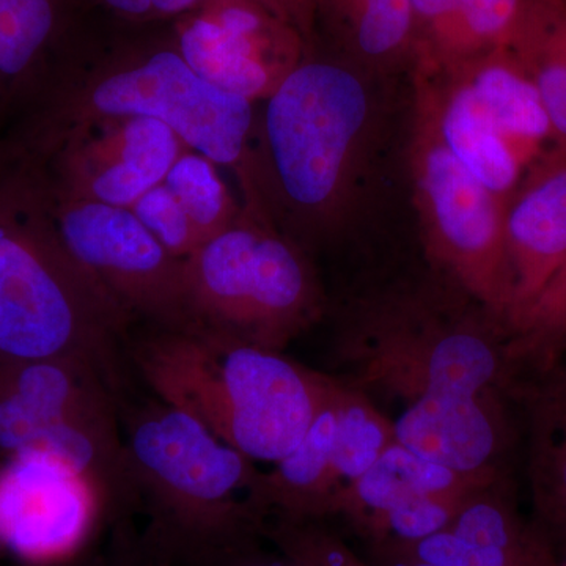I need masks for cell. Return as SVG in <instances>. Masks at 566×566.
Wrapping results in <instances>:
<instances>
[{"label":"cell","instance_id":"7a4b0ae2","mask_svg":"<svg viewBox=\"0 0 566 566\" xmlns=\"http://www.w3.org/2000/svg\"><path fill=\"white\" fill-rule=\"evenodd\" d=\"M123 441L148 520L140 546L156 564L210 566L256 546L266 520L252 502L255 461L159 398L128 412Z\"/></svg>","mask_w":566,"mask_h":566},{"label":"cell","instance_id":"e575fe53","mask_svg":"<svg viewBox=\"0 0 566 566\" xmlns=\"http://www.w3.org/2000/svg\"><path fill=\"white\" fill-rule=\"evenodd\" d=\"M207 0H155L156 17H185L202 7Z\"/></svg>","mask_w":566,"mask_h":566},{"label":"cell","instance_id":"d6a6232c","mask_svg":"<svg viewBox=\"0 0 566 566\" xmlns=\"http://www.w3.org/2000/svg\"><path fill=\"white\" fill-rule=\"evenodd\" d=\"M112 13L133 21L158 20L155 0H98Z\"/></svg>","mask_w":566,"mask_h":566},{"label":"cell","instance_id":"f1b7e54d","mask_svg":"<svg viewBox=\"0 0 566 566\" xmlns=\"http://www.w3.org/2000/svg\"><path fill=\"white\" fill-rule=\"evenodd\" d=\"M469 493V491H468ZM430 494L412 499L376 517L360 534L371 547L401 546L449 531L465 494Z\"/></svg>","mask_w":566,"mask_h":566},{"label":"cell","instance_id":"d4e9b609","mask_svg":"<svg viewBox=\"0 0 566 566\" xmlns=\"http://www.w3.org/2000/svg\"><path fill=\"white\" fill-rule=\"evenodd\" d=\"M499 480L472 488L464 495L449 531L476 545L517 556L549 553L545 536L532 532L517 516Z\"/></svg>","mask_w":566,"mask_h":566},{"label":"cell","instance_id":"8d00e7d4","mask_svg":"<svg viewBox=\"0 0 566 566\" xmlns=\"http://www.w3.org/2000/svg\"><path fill=\"white\" fill-rule=\"evenodd\" d=\"M374 556V566H436L423 564V562L411 560V558L390 556V554L371 553Z\"/></svg>","mask_w":566,"mask_h":566},{"label":"cell","instance_id":"2e32d148","mask_svg":"<svg viewBox=\"0 0 566 566\" xmlns=\"http://www.w3.org/2000/svg\"><path fill=\"white\" fill-rule=\"evenodd\" d=\"M69 0H0V136L24 120L63 63Z\"/></svg>","mask_w":566,"mask_h":566},{"label":"cell","instance_id":"f35d334b","mask_svg":"<svg viewBox=\"0 0 566 566\" xmlns=\"http://www.w3.org/2000/svg\"><path fill=\"white\" fill-rule=\"evenodd\" d=\"M557 2H564V3H566V0H557Z\"/></svg>","mask_w":566,"mask_h":566},{"label":"cell","instance_id":"7c38bea8","mask_svg":"<svg viewBox=\"0 0 566 566\" xmlns=\"http://www.w3.org/2000/svg\"><path fill=\"white\" fill-rule=\"evenodd\" d=\"M104 512L98 488L62 458L28 450L0 463V549L25 564L80 557Z\"/></svg>","mask_w":566,"mask_h":566},{"label":"cell","instance_id":"52a82bcc","mask_svg":"<svg viewBox=\"0 0 566 566\" xmlns=\"http://www.w3.org/2000/svg\"><path fill=\"white\" fill-rule=\"evenodd\" d=\"M193 331L281 353L322 312L318 282L293 238L248 210L185 259Z\"/></svg>","mask_w":566,"mask_h":566},{"label":"cell","instance_id":"8fae6325","mask_svg":"<svg viewBox=\"0 0 566 566\" xmlns=\"http://www.w3.org/2000/svg\"><path fill=\"white\" fill-rule=\"evenodd\" d=\"M14 142L39 159L55 196L122 208L161 185L189 150L169 126L142 117L104 118L50 139Z\"/></svg>","mask_w":566,"mask_h":566},{"label":"cell","instance_id":"4dcf8cb0","mask_svg":"<svg viewBox=\"0 0 566 566\" xmlns=\"http://www.w3.org/2000/svg\"><path fill=\"white\" fill-rule=\"evenodd\" d=\"M132 211L148 230L177 259L185 260L200 248L192 222L164 182L133 205Z\"/></svg>","mask_w":566,"mask_h":566},{"label":"cell","instance_id":"6da1fadb","mask_svg":"<svg viewBox=\"0 0 566 566\" xmlns=\"http://www.w3.org/2000/svg\"><path fill=\"white\" fill-rule=\"evenodd\" d=\"M132 323L63 243L35 156L0 136V363L84 360L120 395Z\"/></svg>","mask_w":566,"mask_h":566},{"label":"cell","instance_id":"ffe728a7","mask_svg":"<svg viewBox=\"0 0 566 566\" xmlns=\"http://www.w3.org/2000/svg\"><path fill=\"white\" fill-rule=\"evenodd\" d=\"M520 387L528 409V476L547 534L566 539V353Z\"/></svg>","mask_w":566,"mask_h":566},{"label":"cell","instance_id":"83f0119b","mask_svg":"<svg viewBox=\"0 0 566 566\" xmlns=\"http://www.w3.org/2000/svg\"><path fill=\"white\" fill-rule=\"evenodd\" d=\"M163 182L188 214L202 244L232 226L243 211L223 182L218 166L199 153H182Z\"/></svg>","mask_w":566,"mask_h":566},{"label":"cell","instance_id":"277c9868","mask_svg":"<svg viewBox=\"0 0 566 566\" xmlns=\"http://www.w3.org/2000/svg\"><path fill=\"white\" fill-rule=\"evenodd\" d=\"M120 117L164 123L189 150L233 170L244 196L251 188L253 103L208 84L175 41L118 51L93 63L69 59L31 114L3 136L32 144L74 126Z\"/></svg>","mask_w":566,"mask_h":566},{"label":"cell","instance_id":"8992f818","mask_svg":"<svg viewBox=\"0 0 566 566\" xmlns=\"http://www.w3.org/2000/svg\"><path fill=\"white\" fill-rule=\"evenodd\" d=\"M480 312L417 296L374 301L345 327L337 356L357 386L405 408L516 390L506 327Z\"/></svg>","mask_w":566,"mask_h":566},{"label":"cell","instance_id":"5b68a950","mask_svg":"<svg viewBox=\"0 0 566 566\" xmlns=\"http://www.w3.org/2000/svg\"><path fill=\"white\" fill-rule=\"evenodd\" d=\"M371 123V98L359 74L327 61H304L279 84L255 120L251 189L274 197L297 230L322 233L344 218Z\"/></svg>","mask_w":566,"mask_h":566},{"label":"cell","instance_id":"44dd1931","mask_svg":"<svg viewBox=\"0 0 566 566\" xmlns=\"http://www.w3.org/2000/svg\"><path fill=\"white\" fill-rule=\"evenodd\" d=\"M452 71L463 74L527 169L545 155L549 142L560 144L534 81L509 48L488 52Z\"/></svg>","mask_w":566,"mask_h":566},{"label":"cell","instance_id":"7402d4cb","mask_svg":"<svg viewBox=\"0 0 566 566\" xmlns=\"http://www.w3.org/2000/svg\"><path fill=\"white\" fill-rule=\"evenodd\" d=\"M501 479V476H499ZM490 482H475L395 441L363 476L338 495L334 515L363 532L376 517L412 499L464 494Z\"/></svg>","mask_w":566,"mask_h":566},{"label":"cell","instance_id":"ac0fdd59","mask_svg":"<svg viewBox=\"0 0 566 566\" xmlns=\"http://www.w3.org/2000/svg\"><path fill=\"white\" fill-rule=\"evenodd\" d=\"M531 0H411L417 62L447 73L509 48ZM415 40V39H412Z\"/></svg>","mask_w":566,"mask_h":566},{"label":"cell","instance_id":"4316f807","mask_svg":"<svg viewBox=\"0 0 566 566\" xmlns=\"http://www.w3.org/2000/svg\"><path fill=\"white\" fill-rule=\"evenodd\" d=\"M354 51L375 65L400 57L415 39L411 0H331Z\"/></svg>","mask_w":566,"mask_h":566},{"label":"cell","instance_id":"9c48e42d","mask_svg":"<svg viewBox=\"0 0 566 566\" xmlns=\"http://www.w3.org/2000/svg\"><path fill=\"white\" fill-rule=\"evenodd\" d=\"M411 170L428 253L505 326L513 303L506 245L510 200L486 188L450 151L427 87L417 76Z\"/></svg>","mask_w":566,"mask_h":566},{"label":"cell","instance_id":"1f68e13d","mask_svg":"<svg viewBox=\"0 0 566 566\" xmlns=\"http://www.w3.org/2000/svg\"><path fill=\"white\" fill-rule=\"evenodd\" d=\"M102 566H159L144 549L139 538L122 528L115 538L114 547L107 557H102Z\"/></svg>","mask_w":566,"mask_h":566},{"label":"cell","instance_id":"4fadbf2b","mask_svg":"<svg viewBox=\"0 0 566 566\" xmlns=\"http://www.w3.org/2000/svg\"><path fill=\"white\" fill-rule=\"evenodd\" d=\"M181 18L175 44L188 65L208 84L253 104L304 61V36L255 3L207 0Z\"/></svg>","mask_w":566,"mask_h":566},{"label":"cell","instance_id":"e0dca14e","mask_svg":"<svg viewBox=\"0 0 566 566\" xmlns=\"http://www.w3.org/2000/svg\"><path fill=\"white\" fill-rule=\"evenodd\" d=\"M416 76L427 87L439 134L450 151L486 188L512 199L527 167L483 109L463 74L417 66Z\"/></svg>","mask_w":566,"mask_h":566},{"label":"cell","instance_id":"d6986e66","mask_svg":"<svg viewBox=\"0 0 566 566\" xmlns=\"http://www.w3.org/2000/svg\"><path fill=\"white\" fill-rule=\"evenodd\" d=\"M334 378L326 400L307 433L289 455L260 471L252 486V502L268 517L315 520L334 515L338 485L334 472Z\"/></svg>","mask_w":566,"mask_h":566},{"label":"cell","instance_id":"f546056e","mask_svg":"<svg viewBox=\"0 0 566 566\" xmlns=\"http://www.w3.org/2000/svg\"><path fill=\"white\" fill-rule=\"evenodd\" d=\"M371 553L390 554L436 566H556L551 553L517 556L497 547L468 542L450 531L409 545L371 547Z\"/></svg>","mask_w":566,"mask_h":566},{"label":"cell","instance_id":"30bf717a","mask_svg":"<svg viewBox=\"0 0 566 566\" xmlns=\"http://www.w3.org/2000/svg\"><path fill=\"white\" fill-rule=\"evenodd\" d=\"M48 191L66 249L123 314L156 329L193 331L185 260L167 251L132 208L66 199L50 188Z\"/></svg>","mask_w":566,"mask_h":566},{"label":"cell","instance_id":"484cf974","mask_svg":"<svg viewBox=\"0 0 566 566\" xmlns=\"http://www.w3.org/2000/svg\"><path fill=\"white\" fill-rule=\"evenodd\" d=\"M506 333L510 357L520 371L536 374L566 353V259Z\"/></svg>","mask_w":566,"mask_h":566},{"label":"cell","instance_id":"3957f363","mask_svg":"<svg viewBox=\"0 0 566 566\" xmlns=\"http://www.w3.org/2000/svg\"><path fill=\"white\" fill-rule=\"evenodd\" d=\"M129 359L156 398L271 464L300 444L331 382L281 353L207 331L150 327L129 346Z\"/></svg>","mask_w":566,"mask_h":566},{"label":"cell","instance_id":"ba28073f","mask_svg":"<svg viewBox=\"0 0 566 566\" xmlns=\"http://www.w3.org/2000/svg\"><path fill=\"white\" fill-rule=\"evenodd\" d=\"M117 397L84 360L0 363V463L44 450L98 488L111 513L125 510L132 485Z\"/></svg>","mask_w":566,"mask_h":566},{"label":"cell","instance_id":"5bb4252c","mask_svg":"<svg viewBox=\"0 0 566 566\" xmlns=\"http://www.w3.org/2000/svg\"><path fill=\"white\" fill-rule=\"evenodd\" d=\"M397 441L475 482L501 476L509 446L504 394L406 406L394 420Z\"/></svg>","mask_w":566,"mask_h":566},{"label":"cell","instance_id":"9a60e30c","mask_svg":"<svg viewBox=\"0 0 566 566\" xmlns=\"http://www.w3.org/2000/svg\"><path fill=\"white\" fill-rule=\"evenodd\" d=\"M513 303L505 327L523 314L566 259V145L545 153L506 208Z\"/></svg>","mask_w":566,"mask_h":566},{"label":"cell","instance_id":"74e56055","mask_svg":"<svg viewBox=\"0 0 566 566\" xmlns=\"http://www.w3.org/2000/svg\"><path fill=\"white\" fill-rule=\"evenodd\" d=\"M54 566H102V557L80 556L73 558V560L66 562V564Z\"/></svg>","mask_w":566,"mask_h":566},{"label":"cell","instance_id":"836d02e7","mask_svg":"<svg viewBox=\"0 0 566 566\" xmlns=\"http://www.w3.org/2000/svg\"><path fill=\"white\" fill-rule=\"evenodd\" d=\"M210 566H296L289 558H271L264 557L256 553V546L245 549L243 553L233 554V556L222 558L218 564Z\"/></svg>","mask_w":566,"mask_h":566},{"label":"cell","instance_id":"cb8c5ba5","mask_svg":"<svg viewBox=\"0 0 566 566\" xmlns=\"http://www.w3.org/2000/svg\"><path fill=\"white\" fill-rule=\"evenodd\" d=\"M333 401L334 472L340 495L397 441V433L394 420L382 415L367 394L349 382L334 378Z\"/></svg>","mask_w":566,"mask_h":566},{"label":"cell","instance_id":"d590c367","mask_svg":"<svg viewBox=\"0 0 566 566\" xmlns=\"http://www.w3.org/2000/svg\"><path fill=\"white\" fill-rule=\"evenodd\" d=\"M296 14L297 24L303 36L308 35L314 21L315 0H289Z\"/></svg>","mask_w":566,"mask_h":566},{"label":"cell","instance_id":"603a6c76","mask_svg":"<svg viewBox=\"0 0 566 566\" xmlns=\"http://www.w3.org/2000/svg\"><path fill=\"white\" fill-rule=\"evenodd\" d=\"M509 50L534 81L557 139L566 145V3L531 0Z\"/></svg>","mask_w":566,"mask_h":566}]
</instances>
